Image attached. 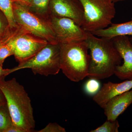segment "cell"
<instances>
[{
  "mask_svg": "<svg viewBox=\"0 0 132 132\" xmlns=\"http://www.w3.org/2000/svg\"><path fill=\"white\" fill-rule=\"evenodd\" d=\"M87 32L85 40L90 51V62L88 77L97 80L109 78L121 64L122 58L112 39L101 38Z\"/></svg>",
  "mask_w": 132,
  "mask_h": 132,
  "instance_id": "obj_1",
  "label": "cell"
},
{
  "mask_svg": "<svg viewBox=\"0 0 132 132\" xmlns=\"http://www.w3.org/2000/svg\"><path fill=\"white\" fill-rule=\"evenodd\" d=\"M0 77V90L4 94L14 125L24 132H33L35 121L31 100L23 86L13 78Z\"/></svg>",
  "mask_w": 132,
  "mask_h": 132,
  "instance_id": "obj_2",
  "label": "cell"
},
{
  "mask_svg": "<svg viewBox=\"0 0 132 132\" xmlns=\"http://www.w3.org/2000/svg\"><path fill=\"white\" fill-rule=\"evenodd\" d=\"M59 44L61 70L66 77L76 82L88 77L90 55L85 40Z\"/></svg>",
  "mask_w": 132,
  "mask_h": 132,
  "instance_id": "obj_3",
  "label": "cell"
},
{
  "mask_svg": "<svg viewBox=\"0 0 132 132\" xmlns=\"http://www.w3.org/2000/svg\"><path fill=\"white\" fill-rule=\"evenodd\" d=\"M84 10L81 27L91 32L104 29L112 24L116 14L112 0H79Z\"/></svg>",
  "mask_w": 132,
  "mask_h": 132,
  "instance_id": "obj_4",
  "label": "cell"
},
{
  "mask_svg": "<svg viewBox=\"0 0 132 132\" xmlns=\"http://www.w3.org/2000/svg\"><path fill=\"white\" fill-rule=\"evenodd\" d=\"M60 50V44L48 43L31 59L14 68L7 69L8 75L24 69H30L35 74L56 75L61 70Z\"/></svg>",
  "mask_w": 132,
  "mask_h": 132,
  "instance_id": "obj_5",
  "label": "cell"
},
{
  "mask_svg": "<svg viewBox=\"0 0 132 132\" xmlns=\"http://www.w3.org/2000/svg\"><path fill=\"white\" fill-rule=\"evenodd\" d=\"M14 14L18 26L47 40L49 43L59 44L49 20L33 13L26 6L14 2Z\"/></svg>",
  "mask_w": 132,
  "mask_h": 132,
  "instance_id": "obj_6",
  "label": "cell"
},
{
  "mask_svg": "<svg viewBox=\"0 0 132 132\" xmlns=\"http://www.w3.org/2000/svg\"><path fill=\"white\" fill-rule=\"evenodd\" d=\"M15 57L19 63L34 57L49 43L22 28L14 38Z\"/></svg>",
  "mask_w": 132,
  "mask_h": 132,
  "instance_id": "obj_7",
  "label": "cell"
},
{
  "mask_svg": "<svg viewBox=\"0 0 132 132\" xmlns=\"http://www.w3.org/2000/svg\"><path fill=\"white\" fill-rule=\"evenodd\" d=\"M49 21L59 44L85 41L87 38V32L72 19L51 15Z\"/></svg>",
  "mask_w": 132,
  "mask_h": 132,
  "instance_id": "obj_8",
  "label": "cell"
},
{
  "mask_svg": "<svg viewBox=\"0 0 132 132\" xmlns=\"http://www.w3.org/2000/svg\"><path fill=\"white\" fill-rule=\"evenodd\" d=\"M114 46L123 60V64L118 66L114 75L122 80H132V43L128 36L112 38Z\"/></svg>",
  "mask_w": 132,
  "mask_h": 132,
  "instance_id": "obj_9",
  "label": "cell"
},
{
  "mask_svg": "<svg viewBox=\"0 0 132 132\" xmlns=\"http://www.w3.org/2000/svg\"><path fill=\"white\" fill-rule=\"evenodd\" d=\"M50 15L67 17L81 27L84 10L79 0H50Z\"/></svg>",
  "mask_w": 132,
  "mask_h": 132,
  "instance_id": "obj_10",
  "label": "cell"
},
{
  "mask_svg": "<svg viewBox=\"0 0 132 132\" xmlns=\"http://www.w3.org/2000/svg\"><path fill=\"white\" fill-rule=\"evenodd\" d=\"M132 89V80L120 83L108 82L104 83L103 86L93 98L94 101L104 108L108 102L116 95L123 93Z\"/></svg>",
  "mask_w": 132,
  "mask_h": 132,
  "instance_id": "obj_11",
  "label": "cell"
},
{
  "mask_svg": "<svg viewBox=\"0 0 132 132\" xmlns=\"http://www.w3.org/2000/svg\"><path fill=\"white\" fill-rule=\"evenodd\" d=\"M132 104V89L110 99L104 108L107 120L114 121Z\"/></svg>",
  "mask_w": 132,
  "mask_h": 132,
  "instance_id": "obj_12",
  "label": "cell"
},
{
  "mask_svg": "<svg viewBox=\"0 0 132 132\" xmlns=\"http://www.w3.org/2000/svg\"><path fill=\"white\" fill-rule=\"evenodd\" d=\"M91 33L98 37L108 39L121 36H132V20L125 23L112 24L110 27Z\"/></svg>",
  "mask_w": 132,
  "mask_h": 132,
  "instance_id": "obj_13",
  "label": "cell"
},
{
  "mask_svg": "<svg viewBox=\"0 0 132 132\" xmlns=\"http://www.w3.org/2000/svg\"><path fill=\"white\" fill-rule=\"evenodd\" d=\"M14 0H0V10L7 20L9 26L12 29L19 27L16 24L14 14Z\"/></svg>",
  "mask_w": 132,
  "mask_h": 132,
  "instance_id": "obj_14",
  "label": "cell"
},
{
  "mask_svg": "<svg viewBox=\"0 0 132 132\" xmlns=\"http://www.w3.org/2000/svg\"><path fill=\"white\" fill-rule=\"evenodd\" d=\"M50 0H32L28 7L36 14L46 20H49L50 16Z\"/></svg>",
  "mask_w": 132,
  "mask_h": 132,
  "instance_id": "obj_15",
  "label": "cell"
},
{
  "mask_svg": "<svg viewBox=\"0 0 132 132\" xmlns=\"http://www.w3.org/2000/svg\"><path fill=\"white\" fill-rule=\"evenodd\" d=\"M13 125L7 103L0 105V132H6Z\"/></svg>",
  "mask_w": 132,
  "mask_h": 132,
  "instance_id": "obj_16",
  "label": "cell"
},
{
  "mask_svg": "<svg viewBox=\"0 0 132 132\" xmlns=\"http://www.w3.org/2000/svg\"><path fill=\"white\" fill-rule=\"evenodd\" d=\"M15 36L11 38L5 44L2 45L0 47V64L2 65L3 62L6 58L14 54V38Z\"/></svg>",
  "mask_w": 132,
  "mask_h": 132,
  "instance_id": "obj_17",
  "label": "cell"
},
{
  "mask_svg": "<svg viewBox=\"0 0 132 132\" xmlns=\"http://www.w3.org/2000/svg\"><path fill=\"white\" fill-rule=\"evenodd\" d=\"M120 127L118 120L111 121L107 120L106 121L99 127L92 130L91 132H118Z\"/></svg>",
  "mask_w": 132,
  "mask_h": 132,
  "instance_id": "obj_18",
  "label": "cell"
},
{
  "mask_svg": "<svg viewBox=\"0 0 132 132\" xmlns=\"http://www.w3.org/2000/svg\"><path fill=\"white\" fill-rule=\"evenodd\" d=\"M100 83L97 79L91 78L87 80L85 86L86 93L90 95H95L100 88Z\"/></svg>",
  "mask_w": 132,
  "mask_h": 132,
  "instance_id": "obj_19",
  "label": "cell"
},
{
  "mask_svg": "<svg viewBox=\"0 0 132 132\" xmlns=\"http://www.w3.org/2000/svg\"><path fill=\"white\" fill-rule=\"evenodd\" d=\"M38 132H65V128L57 123H50Z\"/></svg>",
  "mask_w": 132,
  "mask_h": 132,
  "instance_id": "obj_20",
  "label": "cell"
},
{
  "mask_svg": "<svg viewBox=\"0 0 132 132\" xmlns=\"http://www.w3.org/2000/svg\"><path fill=\"white\" fill-rule=\"evenodd\" d=\"M15 2L21 5L28 7L31 4L32 0H14Z\"/></svg>",
  "mask_w": 132,
  "mask_h": 132,
  "instance_id": "obj_21",
  "label": "cell"
},
{
  "mask_svg": "<svg viewBox=\"0 0 132 132\" xmlns=\"http://www.w3.org/2000/svg\"><path fill=\"white\" fill-rule=\"evenodd\" d=\"M6 132H24V131L15 125H13L6 131Z\"/></svg>",
  "mask_w": 132,
  "mask_h": 132,
  "instance_id": "obj_22",
  "label": "cell"
},
{
  "mask_svg": "<svg viewBox=\"0 0 132 132\" xmlns=\"http://www.w3.org/2000/svg\"><path fill=\"white\" fill-rule=\"evenodd\" d=\"M6 103V99L4 94L0 90V105H3Z\"/></svg>",
  "mask_w": 132,
  "mask_h": 132,
  "instance_id": "obj_23",
  "label": "cell"
},
{
  "mask_svg": "<svg viewBox=\"0 0 132 132\" xmlns=\"http://www.w3.org/2000/svg\"><path fill=\"white\" fill-rule=\"evenodd\" d=\"M4 25L3 21L0 17V36L2 34L4 31Z\"/></svg>",
  "mask_w": 132,
  "mask_h": 132,
  "instance_id": "obj_24",
  "label": "cell"
},
{
  "mask_svg": "<svg viewBox=\"0 0 132 132\" xmlns=\"http://www.w3.org/2000/svg\"><path fill=\"white\" fill-rule=\"evenodd\" d=\"M2 65L0 64V77L3 76V69L2 68Z\"/></svg>",
  "mask_w": 132,
  "mask_h": 132,
  "instance_id": "obj_25",
  "label": "cell"
},
{
  "mask_svg": "<svg viewBox=\"0 0 132 132\" xmlns=\"http://www.w3.org/2000/svg\"><path fill=\"white\" fill-rule=\"evenodd\" d=\"M113 2L115 3L118 2L122 1H125V0H112Z\"/></svg>",
  "mask_w": 132,
  "mask_h": 132,
  "instance_id": "obj_26",
  "label": "cell"
},
{
  "mask_svg": "<svg viewBox=\"0 0 132 132\" xmlns=\"http://www.w3.org/2000/svg\"><path fill=\"white\" fill-rule=\"evenodd\" d=\"M130 40L131 41V42L132 43V37H131V38L130 39Z\"/></svg>",
  "mask_w": 132,
  "mask_h": 132,
  "instance_id": "obj_27",
  "label": "cell"
},
{
  "mask_svg": "<svg viewBox=\"0 0 132 132\" xmlns=\"http://www.w3.org/2000/svg\"><path fill=\"white\" fill-rule=\"evenodd\" d=\"M3 45V44H2V43H0V47H1V46L2 45Z\"/></svg>",
  "mask_w": 132,
  "mask_h": 132,
  "instance_id": "obj_28",
  "label": "cell"
}]
</instances>
